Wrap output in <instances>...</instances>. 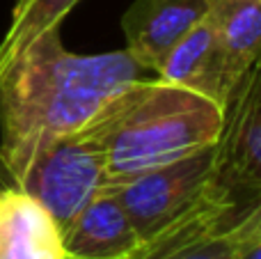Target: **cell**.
<instances>
[{
  "instance_id": "1",
  "label": "cell",
  "mask_w": 261,
  "mask_h": 259,
  "mask_svg": "<svg viewBox=\"0 0 261 259\" xmlns=\"http://www.w3.org/2000/svg\"><path fill=\"white\" fill-rule=\"evenodd\" d=\"M151 71L126 48L71 53L60 28L35 39L0 76V156L16 161L76 133L117 92Z\"/></svg>"
},
{
  "instance_id": "2",
  "label": "cell",
  "mask_w": 261,
  "mask_h": 259,
  "mask_svg": "<svg viewBox=\"0 0 261 259\" xmlns=\"http://www.w3.org/2000/svg\"><path fill=\"white\" fill-rule=\"evenodd\" d=\"M225 108L179 85L144 76L126 85L76 133L103 147V191L170 165L220 138Z\"/></svg>"
},
{
  "instance_id": "3",
  "label": "cell",
  "mask_w": 261,
  "mask_h": 259,
  "mask_svg": "<svg viewBox=\"0 0 261 259\" xmlns=\"http://www.w3.org/2000/svg\"><path fill=\"white\" fill-rule=\"evenodd\" d=\"M113 193L138 234L140 250L188 225L241 206L236 193L220 177L216 145L149 170Z\"/></svg>"
},
{
  "instance_id": "4",
  "label": "cell",
  "mask_w": 261,
  "mask_h": 259,
  "mask_svg": "<svg viewBox=\"0 0 261 259\" xmlns=\"http://www.w3.org/2000/svg\"><path fill=\"white\" fill-rule=\"evenodd\" d=\"M103 147L71 133L16 161L0 156V188L37 200L62 229L92 197L103 191Z\"/></svg>"
},
{
  "instance_id": "5",
  "label": "cell",
  "mask_w": 261,
  "mask_h": 259,
  "mask_svg": "<svg viewBox=\"0 0 261 259\" xmlns=\"http://www.w3.org/2000/svg\"><path fill=\"white\" fill-rule=\"evenodd\" d=\"M220 177L231 191L261 188V71L259 62L243 76L225 106L222 131L216 142Z\"/></svg>"
},
{
  "instance_id": "6",
  "label": "cell",
  "mask_w": 261,
  "mask_h": 259,
  "mask_svg": "<svg viewBox=\"0 0 261 259\" xmlns=\"http://www.w3.org/2000/svg\"><path fill=\"white\" fill-rule=\"evenodd\" d=\"M211 0H135L122 18L126 53L153 76L163 60L204 16Z\"/></svg>"
},
{
  "instance_id": "7",
  "label": "cell",
  "mask_w": 261,
  "mask_h": 259,
  "mask_svg": "<svg viewBox=\"0 0 261 259\" xmlns=\"http://www.w3.org/2000/svg\"><path fill=\"white\" fill-rule=\"evenodd\" d=\"M261 234V206H236L222 216L199 220L186 229L142 248L135 259H234L252 237Z\"/></svg>"
},
{
  "instance_id": "8",
  "label": "cell",
  "mask_w": 261,
  "mask_h": 259,
  "mask_svg": "<svg viewBox=\"0 0 261 259\" xmlns=\"http://www.w3.org/2000/svg\"><path fill=\"white\" fill-rule=\"evenodd\" d=\"M60 234L67 257L135 259L140 252V239L113 191L92 197Z\"/></svg>"
},
{
  "instance_id": "9",
  "label": "cell",
  "mask_w": 261,
  "mask_h": 259,
  "mask_svg": "<svg viewBox=\"0 0 261 259\" xmlns=\"http://www.w3.org/2000/svg\"><path fill=\"white\" fill-rule=\"evenodd\" d=\"M0 259H67L53 216L16 188H0Z\"/></svg>"
},
{
  "instance_id": "10",
  "label": "cell",
  "mask_w": 261,
  "mask_h": 259,
  "mask_svg": "<svg viewBox=\"0 0 261 259\" xmlns=\"http://www.w3.org/2000/svg\"><path fill=\"white\" fill-rule=\"evenodd\" d=\"M158 81L193 90L197 94L213 99L218 106H227L225 73L218 50L216 28H213L208 12L179 44L167 53L161 69L156 73Z\"/></svg>"
},
{
  "instance_id": "11",
  "label": "cell",
  "mask_w": 261,
  "mask_h": 259,
  "mask_svg": "<svg viewBox=\"0 0 261 259\" xmlns=\"http://www.w3.org/2000/svg\"><path fill=\"white\" fill-rule=\"evenodd\" d=\"M208 18L216 28L227 99H231L243 76L259 62L261 0H211Z\"/></svg>"
},
{
  "instance_id": "12",
  "label": "cell",
  "mask_w": 261,
  "mask_h": 259,
  "mask_svg": "<svg viewBox=\"0 0 261 259\" xmlns=\"http://www.w3.org/2000/svg\"><path fill=\"white\" fill-rule=\"evenodd\" d=\"M81 0H14L12 21L0 39V76L44 32L60 28Z\"/></svg>"
},
{
  "instance_id": "13",
  "label": "cell",
  "mask_w": 261,
  "mask_h": 259,
  "mask_svg": "<svg viewBox=\"0 0 261 259\" xmlns=\"http://www.w3.org/2000/svg\"><path fill=\"white\" fill-rule=\"evenodd\" d=\"M234 259H261V234L250 239V241L236 252Z\"/></svg>"
},
{
  "instance_id": "14",
  "label": "cell",
  "mask_w": 261,
  "mask_h": 259,
  "mask_svg": "<svg viewBox=\"0 0 261 259\" xmlns=\"http://www.w3.org/2000/svg\"><path fill=\"white\" fill-rule=\"evenodd\" d=\"M67 259H76V257H67Z\"/></svg>"
}]
</instances>
